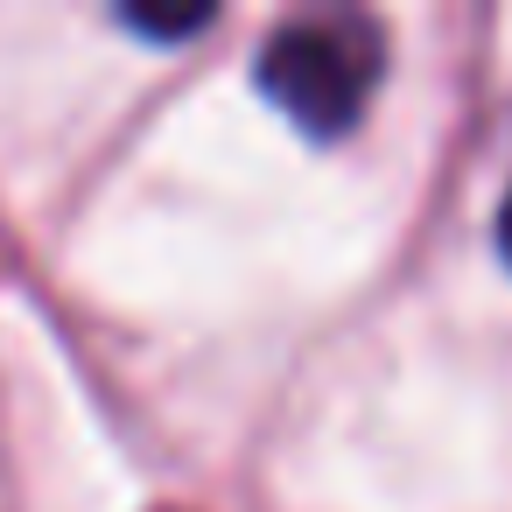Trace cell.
Returning a JSON list of instances; mask_svg holds the SVG:
<instances>
[{
    "instance_id": "obj_1",
    "label": "cell",
    "mask_w": 512,
    "mask_h": 512,
    "mask_svg": "<svg viewBox=\"0 0 512 512\" xmlns=\"http://www.w3.org/2000/svg\"><path fill=\"white\" fill-rule=\"evenodd\" d=\"M379 71H386V36L372 15H351V8L288 15L253 57L260 92L316 141L358 127L365 99L379 92Z\"/></svg>"
},
{
    "instance_id": "obj_3",
    "label": "cell",
    "mask_w": 512,
    "mask_h": 512,
    "mask_svg": "<svg viewBox=\"0 0 512 512\" xmlns=\"http://www.w3.org/2000/svg\"><path fill=\"white\" fill-rule=\"evenodd\" d=\"M498 253L512 260V190H505V204H498Z\"/></svg>"
},
{
    "instance_id": "obj_2",
    "label": "cell",
    "mask_w": 512,
    "mask_h": 512,
    "mask_svg": "<svg viewBox=\"0 0 512 512\" xmlns=\"http://www.w3.org/2000/svg\"><path fill=\"white\" fill-rule=\"evenodd\" d=\"M120 22H127V29H141V36L176 43V36H197V29L211 22V8H204V0H190V8H120Z\"/></svg>"
}]
</instances>
